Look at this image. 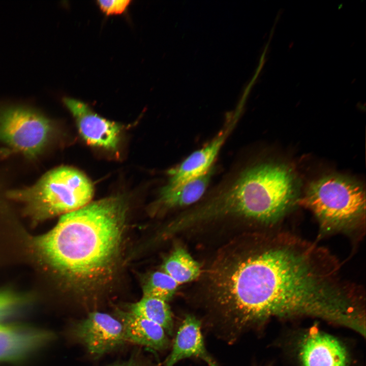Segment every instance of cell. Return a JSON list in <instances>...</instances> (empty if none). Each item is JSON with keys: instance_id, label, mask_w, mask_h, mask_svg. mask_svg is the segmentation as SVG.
I'll return each mask as SVG.
<instances>
[{"instance_id": "7c38bea8", "label": "cell", "mask_w": 366, "mask_h": 366, "mask_svg": "<svg viewBox=\"0 0 366 366\" xmlns=\"http://www.w3.org/2000/svg\"><path fill=\"white\" fill-rule=\"evenodd\" d=\"M201 327V322L195 316L187 315L185 317L164 366H173L178 361L189 357L200 358L208 366H218L205 348Z\"/></svg>"}, {"instance_id": "ba28073f", "label": "cell", "mask_w": 366, "mask_h": 366, "mask_svg": "<svg viewBox=\"0 0 366 366\" xmlns=\"http://www.w3.org/2000/svg\"><path fill=\"white\" fill-rule=\"evenodd\" d=\"M51 330L25 323H0V364H19L45 350L54 340Z\"/></svg>"}, {"instance_id": "6da1fadb", "label": "cell", "mask_w": 366, "mask_h": 366, "mask_svg": "<svg viewBox=\"0 0 366 366\" xmlns=\"http://www.w3.org/2000/svg\"><path fill=\"white\" fill-rule=\"evenodd\" d=\"M214 302L237 333L272 318H318L356 331L362 295L342 280L326 250L285 232H266L223 257L211 276Z\"/></svg>"}, {"instance_id": "8fae6325", "label": "cell", "mask_w": 366, "mask_h": 366, "mask_svg": "<svg viewBox=\"0 0 366 366\" xmlns=\"http://www.w3.org/2000/svg\"><path fill=\"white\" fill-rule=\"evenodd\" d=\"M300 355L303 366H347L345 347L333 337L311 330L304 338Z\"/></svg>"}, {"instance_id": "9a60e30c", "label": "cell", "mask_w": 366, "mask_h": 366, "mask_svg": "<svg viewBox=\"0 0 366 366\" xmlns=\"http://www.w3.org/2000/svg\"><path fill=\"white\" fill-rule=\"evenodd\" d=\"M128 311L159 324L167 334H173V321L167 302L159 298L143 296L139 301L129 305Z\"/></svg>"}, {"instance_id": "7a4b0ae2", "label": "cell", "mask_w": 366, "mask_h": 366, "mask_svg": "<svg viewBox=\"0 0 366 366\" xmlns=\"http://www.w3.org/2000/svg\"><path fill=\"white\" fill-rule=\"evenodd\" d=\"M127 209L122 196L89 202L62 215L52 229L33 237L30 243L45 263L69 281L94 282L113 266Z\"/></svg>"}, {"instance_id": "ac0fdd59", "label": "cell", "mask_w": 366, "mask_h": 366, "mask_svg": "<svg viewBox=\"0 0 366 366\" xmlns=\"http://www.w3.org/2000/svg\"><path fill=\"white\" fill-rule=\"evenodd\" d=\"M32 301L28 295L11 289L0 290V323L24 313Z\"/></svg>"}, {"instance_id": "9c48e42d", "label": "cell", "mask_w": 366, "mask_h": 366, "mask_svg": "<svg viewBox=\"0 0 366 366\" xmlns=\"http://www.w3.org/2000/svg\"><path fill=\"white\" fill-rule=\"evenodd\" d=\"M64 102L73 115L79 131L87 143L107 149L117 148L121 130L118 124L101 117L78 100L65 98Z\"/></svg>"}, {"instance_id": "5bb4252c", "label": "cell", "mask_w": 366, "mask_h": 366, "mask_svg": "<svg viewBox=\"0 0 366 366\" xmlns=\"http://www.w3.org/2000/svg\"><path fill=\"white\" fill-rule=\"evenodd\" d=\"M214 171L212 167L205 174L176 189L170 190L162 189L159 203L166 209L181 207L194 203L205 193Z\"/></svg>"}, {"instance_id": "2e32d148", "label": "cell", "mask_w": 366, "mask_h": 366, "mask_svg": "<svg viewBox=\"0 0 366 366\" xmlns=\"http://www.w3.org/2000/svg\"><path fill=\"white\" fill-rule=\"evenodd\" d=\"M162 270L178 285L195 280L200 273L199 263L180 247L175 248L167 257L162 265Z\"/></svg>"}, {"instance_id": "e0dca14e", "label": "cell", "mask_w": 366, "mask_h": 366, "mask_svg": "<svg viewBox=\"0 0 366 366\" xmlns=\"http://www.w3.org/2000/svg\"><path fill=\"white\" fill-rule=\"evenodd\" d=\"M178 285L165 272L155 271L150 274L144 284L143 296L155 297L167 302L173 297Z\"/></svg>"}, {"instance_id": "5b68a950", "label": "cell", "mask_w": 366, "mask_h": 366, "mask_svg": "<svg viewBox=\"0 0 366 366\" xmlns=\"http://www.w3.org/2000/svg\"><path fill=\"white\" fill-rule=\"evenodd\" d=\"M7 195L21 203L33 220L40 221L86 205L90 202L94 187L81 171L62 166L49 171L33 186L8 191Z\"/></svg>"}, {"instance_id": "277c9868", "label": "cell", "mask_w": 366, "mask_h": 366, "mask_svg": "<svg viewBox=\"0 0 366 366\" xmlns=\"http://www.w3.org/2000/svg\"><path fill=\"white\" fill-rule=\"evenodd\" d=\"M300 202L312 211L324 232L351 233L365 225L364 190L349 177L329 174L314 180Z\"/></svg>"}, {"instance_id": "4fadbf2b", "label": "cell", "mask_w": 366, "mask_h": 366, "mask_svg": "<svg viewBox=\"0 0 366 366\" xmlns=\"http://www.w3.org/2000/svg\"><path fill=\"white\" fill-rule=\"evenodd\" d=\"M115 315L123 326L127 342L158 351L169 347L167 333L159 324L119 309L116 310Z\"/></svg>"}, {"instance_id": "8992f818", "label": "cell", "mask_w": 366, "mask_h": 366, "mask_svg": "<svg viewBox=\"0 0 366 366\" xmlns=\"http://www.w3.org/2000/svg\"><path fill=\"white\" fill-rule=\"evenodd\" d=\"M54 132L52 121L24 106L0 107V142L29 159L40 156Z\"/></svg>"}, {"instance_id": "30bf717a", "label": "cell", "mask_w": 366, "mask_h": 366, "mask_svg": "<svg viewBox=\"0 0 366 366\" xmlns=\"http://www.w3.org/2000/svg\"><path fill=\"white\" fill-rule=\"evenodd\" d=\"M230 122L206 145L192 152L177 167L171 169L168 182L162 189H176L208 171L236 121Z\"/></svg>"}, {"instance_id": "d6986e66", "label": "cell", "mask_w": 366, "mask_h": 366, "mask_svg": "<svg viewBox=\"0 0 366 366\" xmlns=\"http://www.w3.org/2000/svg\"><path fill=\"white\" fill-rule=\"evenodd\" d=\"M131 1L129 0L98 1L101 10L106 15L119 14L125 12Z\"/></svg>"}, {"instance_id": "3957f363", "label": "cell", "mask_w": 366, "mask_h": 366, "mask_svg": "<svg viewBox=\"0 0 366 366\" xmlns=\"http://www.w3.org/2000/svg\"><path fill=\"white\" fill-rule=\"evenodd\" d=\"M299 183L288 166L263 163L242 171L231 184L188 213L190 222L236 217L272 226L297 202Z\"/></svg>"}, {"instance_id": "52a82bcc", "label": "cell", "mask_w": 366, "mask_h": 366, "mask_svg": "<svg viewBox=\"0 0 366 366\" xmlns=\"http://www.w3.org/2000/svg\"><path fill=\"white\" fill-rule=\"evenodd\" d=\"M68 333L94 357L117 350L127 343L119 320L105 313L93 312L74 322Z\"/></svg>"}, {"instance_id": "ffe728a7", "label": "cell", "mask_w": 366, "mask_h": 366, "mask_svg": "<svg viewBox=\"0 0 366 366\" xmlns=\"http://www.w3.org/2000/svg\"><path fill=\"white\" fill-rule=\"evenodd\" d=\"M112 366H153L150 363L138 359L135 357L131 358L128 360L121 363H117Z\"/></svg>"}]
</instances>
